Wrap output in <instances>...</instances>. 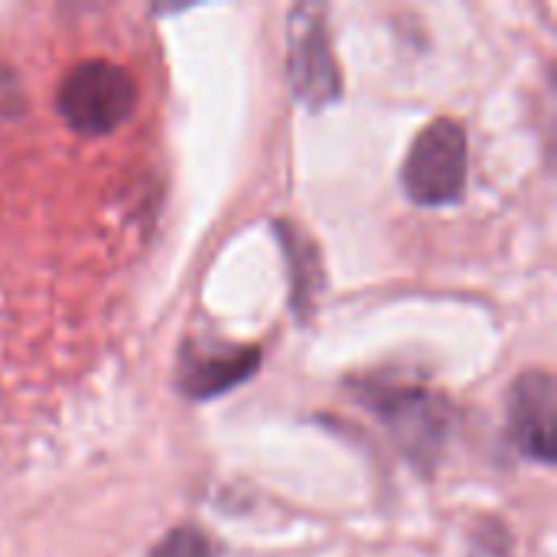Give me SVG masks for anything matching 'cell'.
I'll list each match as a JSON object with an SVG mask.
<instances>
[{
  "label": "cell",
  "instance_id": "obj_1",
  "mask_svg": "<svg viewBox=\"0 0 557 557\" xmlns=\"http://www.w3.org/2000/svg\"><path fill=\"white\" fill-rule=\"evenodd\" d=\"M55 108L62 121L78 134H111L134 114L137 85L127 69L108 59H88L69 69L55 91Z\"/></svg>",
  "mask_w": 557,
  "mask_h": 557
},
{
  "label": "cell",
  "instance_id": "obj_2",
  "mask_svg": "<svg viewBox=\"0 0 557 557\" xmlns=\"http://www.w3.org/2000/svg\"><path fill=\"white\" fill-rule=\"evenodd\" d=\"M401 186L411 202L428 209L460 202L467 189V131L460 121L437 117L414 137Z\"/></svg>",
  "mask_w": 557,
  "mask_h": 557
},
{
  "label": "cell",
  "instance_id": "obj_3",
  "mask_svg": "<svg viewBox=\"0 0 557 557\" xmlns=\"http://www.w3.org/2000/svg\"><path fill=\"white\" fill-rule=\"evenodd\" d=\"M356 395L369 411H375L385 421V428L395 434V441L405 447L411 460L431 463L437 457L450 434V405L441 395L428 388L382 382H369Z\"/></svg>",
  "mask_w": 557,
  "mask_h": 557
},
{
  "label": "cell",
  "instance_id": "obj_4",
  "mask_svg": "<svg viewBox=\"0 0 557 557\" xmlns=\"http://www.w3.org/2000/svg\"><path fill=\"white\" fill-rule=\"evenodd\" d=\"M287 78L294 98L310 108H330L343 95L339 65L333 55L326 10L320 3H304L290 10L287 26Z\"/></svg>",
  "mask_w": 557,
  "mask_h": 557
},
{
  "label": "cell",
  "instance_id": "obj_5",
  "mask_svg": "<svg viewBox=\"0 0 557 557\" xmlns=\"http://www.w3.org/2000/svg\"><path fill=\"white\" fill-rule=\"evenodd\" d=\"M555 418H557V392L552 372L532 369L522 372L509 392V424L516 447L545 463L555 467Z\"/></svg>",
  "mask_w": 557,
  "mask_h": 557
},
{
  "label": "cell",
  "instance_id": "obj_6",
  "mask_svg": "<svg viewBox=\"0 0 557 557\" xmlns=\"http://www.w3.org/2000/svg\"><path fill=\"white\" fill-rule=\"evenodd\" d=\"M261 366V349L255 346H196L186 343L176 385L186 398L206 401L225 395L228 388L251 379Z\"/></svg>",
  "mask_w": 557,
  "mask_h": 557
},
{
  "label": "cell",
  "instance_id": "obj_7",
  "mask_svg": "<svg viewBox=\"0 0 557 557\" xmlns=\"http://www.w3.org/2000/svg\"><path fill=\"white\" fill-rule=\"evenodd\" d=\"M277 232H281V245H284L287 271H290V304L300 317H307L313 307V297L323 287V268H320L317 245L297 225L277 222Z\"/></svg>",
  "mask_w": 557,
  "mask_h": 557
},
{
  "label": "cell",
  "instance_id": "obj_8",
  "mask_svg": "<svg viewBox=\"0 0 557 557\" xmlns=\"http://www.w3.org/2000/svg\"><path fill=\"white\" fill-rule=\"evenodd\" d=\"M215 545L199 529H173L150 557H215Z\"/></svg>",
  "mask_w": 557,
  "mask_h": 557
}]
</instances>
